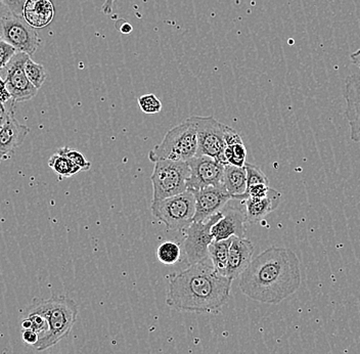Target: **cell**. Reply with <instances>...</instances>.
<instances>
[{
	"label": "cell",
	"instance_id": "6da1fadb",
	"mask_svg": "<svg viewBox=\"0 0 360 354\" xmlns=\"http://www.w3.org/2000/svg\"><path fill=\"white\" fill-rule=\"evenodd\" d=\"M300 261L292 250L271 247L265 250L240 274L243 294L254 301L278 304L300 288Z\"/></svg>",
	"mask_w": 360,
	"mask_h": 354
},
{
	"label": "cell",
	"instance_id": "7a4b0ae2",
	"mask_svg": "<svg viewBox=\"0 0 360 354\" xmlns=\"http://www.w3.org/2000/svg\"><path fill=\"white\" fill-rule=\"evenodd\" d=\"M233 279L218 272L210 258L173 274L166 304L175 310L213 312L226 303Z\"/></svg>",
	"mask_w": 360,
	"mask_h": 354
},
{
	"label": "cell",
	"instance_id": "3957f363",
	"mask_svg": "<svg viewBox=\"0 0 360 354\" xmlns=\"http://www.w3.org/2000/svg\"><path fill=\"white\" fill-rule=\"evenodd\" d=\"M27 312L38 313L49 324V332L34 348L41 351L53 346L66 337L77 320V304L67 297H53L47 300H34Z\"/></svg>",
	"mask_w": 360,
	"mask_h": 354
},
{
	"label": "cell",
	"instance_id": "277c9868",
	"mask_svg": "<svg viewBox=\"0 0 360 354\" xmlns=\"http://www.w3.org/2000/svg\"><path fill=\"white\" fill-rule=\"evenodd\" d=\"M198 153L197 128L193 119L188 118L166 133L161 144L148 153L150 161L188 162Z\"/></svg>",
	"mask_w": 360,
	"mask_h": 354
},
{
	"label": "cell",
	"instance_id": "5b68a950",
	"mask_svg": "<svg viewBox=\"0 0 360 354\" xmlns=\"http://www.w3.org/2000/svg\"><path fill=\"white\" fill-rule=\"evenodd\" d=\"M150 209L153 215L170 231H186L195 217V196L188 189L167 199L153 201Z\"/></svg>",
	"mask_w": 360,
	"mask_h": 354
},
{
	"label": "cell",
	"instance_id": "8992f818",
	"mask_svg": "<svg viewBox=\"0 0 360 354\" xmlns=\"http://www.w3.org/2000/svg\"><path fill=\"white\" fill-rule=\"evenodd\" d=\"M191 169L188 162L163 160L155 163L152 180L153 201L167 199L188 191Z\"/></svg>",
	"mask_w": 360,
	"mask_h": 354
},
{
	"label": "cell",
	"instance_id": "52a82bcc",
	"mask_svg": "<svg viewBox=\"0 0 360 354\" xmlns=\"http://www.w3.org/2000/svg\"><path fill=\"white\" fill-rule=\"evenodd\" d=\"M0 38L15 47L18 53L32 56L41 39L35 28L27 23L24 17L8 11L0 18Z\"/></svg>",
	"mask_w": 360,
	"mask_h": 354
},
{
	"label": "cell",
	"instance_id": "ba28073f",
	"mask_svg": "<svg viewBox=\"0 0 360 354\" xmlns=\"http://www.w3.org/2000/svg\"><path fill=\"white\" fill-rule=\"evenodd\" d=\"M197 128V156H209L224 164L226 135L231 127L216 120L214 117H191Z\"/></svg>",
	"mask_w": 360,
	"mask_h": 354
},
{
	"label": "cell",
	"instance_id": "9c48e42d",
	"mask_svg": "<svg viewBox=\"0 0 360 354\" xmlns=\"http://www.w3.org/2000/svg\"><path fill=\"white\" fill-rule=\"evenodd\" d=\"M221 217L222 212L220 211L206 222H193L184 231V249L191 265L209 259V246L214 241L212 227Z\"/></svg>",
	"mask_w": 360,
	"mask_h": 354
},
{
	"label": "cell",
	"instance_id": "30bf717a",
	"mask_svg": "<svg viewBox=\"0 0 360 354\" xmlns=\"http://www.w3.org/2000/svg\"><path fill=\"white\" fill-rule=\"evenodd\" d=\"M188 164L191 169L188 179V191H198L209 187L224 188L225 165L217 160L209 156H195L188 161Z\"/></svg>",
	"mask_w": 360,
	"mask_h": 354
},
{
	"label": "cell",
	"instance_id": "8fae6325",
	"mask_svg": "<svg viewBox=\"0 0 360 354\" xmlns=\"http://www.w3.org/2000/svg\"><path fill=\"white\" fill-rule=\"evenodd\" d=\"M30 56L17 53L6 66V84L13 103L30 101L37 94V89L29 81L25 72V65Z\"/></svg>",
	"mask_w": 360,
	"mask_h": 354
},
{
	"label": "cell",
	"instance_id": "7c38bea8",
	"mask_svg": "<svg viewBox=\"0 0 360 354\" xmlns=\"http://www.w3.org/2000/svg\"><path fill=\"white\" fill-rule=\"evenodd\" d=\"M193 191L195 199V214L193 222H206L215 214L219 213L226 206L231 195L224 188L209 187Z\"/></svg>",
	"mask_w": 360,
	"mask_h": 354
},
{
	"label": "cell",
	"instance_id": "4fadbf2b",
	"mask_svg": "<svg viewBox=\"0 0 360 354\" xmlns=\"http://www.w3.org/2000/svg\"><path fill=\"white\" fill-rule=\"evenodd\" d=\"M222 217L212 227L214 241L233 238H246V214L235 207L225 206L221 210Z\"/></svg>",
	"mask_w": 360,
	"mask_h": 354
},
{
	"label": "cell",
	"instance_id": "5bb4252c",
	"mask_svg": "<svg viewBox=\"0 0 360 354\" xmlns=\"http://www.w3.org/2000/svg\"><path fill=\"white\" fill-rule=\"evenodd\" d=\"M344 98L346 101L345 117L350 126L351 139L360 143V76L351 74L345 80Z\"/></svg>",
	"mask_w": 360,
	"mask_h": 354
},
{
	"label": "cell",
	"instance_id": "9a60e30c",
	"mask_svg": "<svg viewBox=\"0 0 360 354\" xmlns=\"http://www.w3.org/2000/svg\"><path fill=\"white\" fill-rule=\"evenodd\" d=\"M15 103L11 101L8 108V118L0 129V153L6 156L13 153L24 143L30 132L27 126L22 125L15 117Z\"/></svg>",
	"mask_w": 360,
	"mask_h": 354
},
{
	"label": "cell",
	"instance_id": "2e32d148",
	"mask_svg": "<svg viewBox=\"0 0 360 354\" xmlns=\"http://www.w3.org/2000/svg\"><path fill=\"white\" fill-rule=\"evenodd\" d=\"M254 245L248 239L233 238L229 248L225 277L235 279L244 272L252 261Z\"/></svg>",
	"mask_w": 360,
	"mask_h": 354
},
{
	"label": "cell",
	"instance_id": "e0dca14e",
	"mask_svg": "<svg viewBox=\"0 0 360 354\" xmlns=\"http://www.w3.org/2000/svg\"><path fill=\"white\" fill-rule=\"evenodd\" d=\"M281 194L276 189H270L269 195L264 198H247L242 201V204L246 207V220L250 223L262 222L269 213L276 210L280 206Z\"/></svg>",
	"mask_w": 360,
	"mask_h": 354
},
{
	"label": "cell",
	"instance_id": "ac0fdd59",
	"mask_svg": "<svg viewBox=\"0 0 360 354\" xmlns=\"http://www.w3.org/2000/svg\"><path fill=\"white\" fill-rule=\"evenodd\" d=\"M22 17L33 28H44L55 18V6L51 0H26Z\"/></svg>",
	"mask_w": 360,
	"mask_h": 354
},
{
	"label": "cell",
	"instance_id": "d6986e66",
	"mask_svg": "<svg viewBox=\"0 0 360 354\" xmlns=\"http://www.w3.org/2000/svg\"><path fill=\"white\" fill-rule=\"evenodd\" d=\"M224 187L231 199L244 200L247 191V171L245 166L225 165Z\"/></svg>",
	"mask_w": 360,
	"mask_h": 354
},
{
	"label": "cell",
	"instance_id": "ffe728a7",
	"mask_svg": "<svg viewBox=\"0 0 360 354\" xmlns=\"http://www.w3.org/2000/svg\"><path fill=\"white\" fill-rule=\"evenodd\" d=\"M247 150L240 134L231 128L226 135V146L224 152V165L244 167L246 164Z\"/></svg>",
	"mask_w": 360,
	"mask_h": 354
},
{
	"label": "cell",
	"instance_id": "44dd1931",
	"mask_svg": "<svg viewBox=\"0 0 360 354\" xmlns=\"http://www.w3.org/2000/svg\"><path fill=\"white\" fill-rule=\"evenodd\" d=\"M233 238L226 239V240L213 241L209 246V258L215 270L220 274L225 276V270H226L227 260H229V248Z\"/></svg>",
	"mask_w": 360,
	"mask_h": 354
},
{
	"label": "cell",
	"instance_id": "7402d4cb",
	"mask_svg": "<svg viewBox=\"0 0 360 354\" xmlns=\"http://www.w3.org/2000/svg\"><path fill=\"white\" fill-rule=\"evenodd\" d=\"M49 166L55 171L60 179L73 177L81 171V169L76 164H74L69 158L58 154V152L51 156L49 161Z\"/></svg>",
	"mask_w": 360,
	"mask_h": 354
},
{
	"label": "cell",
	"instance_id": "603a6c76",
	"mask_svg": "<svg viewBox=\"0 0 360 354\" xmlns=\"http://www.w3.org/2000/svg\"><path fill=\"white\" fill-rule=\"evenodd\" d=\"M157 257L163 265H173L179 263L181 258V249L179 244L167 241L158 247Z\"/></svg>",
	"mask_w": 360,
	"mask_h": 354
},
{
	"label": "cell",
	"instance_id": "cb8c5ba5",
	"mask_svg": "<svg viewBox=\"0 0 360 354\" xmlns=\"http://www.w3.org/2000/svg\"><path fill=\"white\" fill-rule=\"evenodd\" d=\"M25 72H26L29 81L32 83L34 87L37 89H41L45 82V79H46V71H45L44 67L29 58L26 65H25Z\"/></svg>",
	"mask_w": 360,
	"mask_h": 354
},
{
	"label": "cell",
	"instance_id": "d4e9b609",
	"mask_svg": "<svg viewBox=\"0 0 360 354\" xmlns=\"http://www.w3.org/2000/svg\"><path fill=\"white\" fill-rule=\"evenodd\" d=\"M247 171V189L256 184H267L269 186V178L259 167L252 164H245Z\"/></svg>",
	"mask_w": 360,
	"mask_h": 354
},
{
	"label": "cell",
	"instance_id": "484cf974",
	"mask_svg": "<svg viewBox=\"0 0 360 354\" xmlns=\"http://www.w3.org/2000/svg\"><path fill=\"white\" fill-rule=\"evenodd\" d=\"M58 153L69 158L74 164H76L81 169V171H89L91 168V163L79 151L64 146V148H60Z\"/></svg>",
	"mask_w": 360,
	"mask_h": 354
},
{
	"label": "cell",
	"instance_id": "4316f807",
	"mask_svg": "<svg viewBox=\"0 0 360 354\" xmlns=\"http://www.w3.org/2000/svg\"><path fill=\"white\" fill-rule=\"evenodd\" d=\"M139 105L145 114H158L162 110L161 101L153 94H145L139 98Z\"/></svg>",
	"mask_w": 360,
	"mask_h": 354
},
{
	"label": "cell",
	"instance_id": "83f0119b",
	"mask_svg": "<svg viewBox=\"0 0 360 354\" xmlns=\"http://www.w3.org/2000/svg\"><path fill=\"white\" fill-rule=\"evenodd\" d=\"M17 53L15 47L11 46V44L0 38V70L6 68L13 56Z\"/></svg>",
	"mask_w": 360,
	"mask_h": 354
},
{
	"label": "cell",
	"instance_id": "f1b7e54d",
	"mask_svg": "<svg viewBox=\"0 0 360 354\" xmlns=\"http://www.w3.org/2000/svg\"><path fill=\"white\" fill-rule=\"evenodd\" d=\"M269 186L267 184H256V186L251 187V188L248 189L246 191V195H245L244 200H246L247 198H264L269 195ZM243 200V201H244ZM242 202V201H240Z\"/></svg>",
	"mask_w": 360,
	"mask_h": 354
},
{
	"label": "cell",
	"instance_id": "f546056e",
	"mask_svg": "<svg viewBox=\"0 0 360 354\" xmlns=\"http://www.w3.org/2000/svg\"><path fill=\"white\" fill-rule=\"evenodd\" d=\"M2 1H4V4H6V8H8L11 13L22 17V11H24L26 0H2Z\"/></svg>",
	"mask_w": 360,
	"mask_h": 354
},
{
	"label": "cell",
	"instance_id": "4dcf8cb0",
	"mask_svg": "<svg viewBox=\"0 0 360 354\" xmlns=\"http://www.w3.org/2000/svg\"><path fill=\"white\" fill-rule=\"evenodd\" d=\"M11 96L10 91L8 90V87H6V81L2 80V78L0 77V103L6 106V103H10L11 101Z\"/></svg>",
	"mask_w": 360,
	"mask_h": 354
},
{
	"label": "cell",
	"instance_id": "1f68e13d",
	"mask_svg": "<svg viewBox=\"0 0 360 354\" xmlns=\"http://www.w3.org/2000/svg\"><path fill=\"white\" fill-rule=\"evenodd\" d=\"M22 338H24L25 342L28 344L33 345L37 342L38 336L35 333L30 330H25L22 334Z\"/></svg>",
	"mask_w": 360,
	"mask_h": 354
},
{
	"label": "cell",
	"instance_id": "d6a6232c",
	"mask_svg": "<svg viewBox=\"0 0 360 354\" xmlns=\"http://www.w3.org/2000/svg\"><path fill=\"white\" fill-rule=\"evenodd\" d=\"M11 101H10V103H6V106L2 105V103H0V129H1L2 126H4V122H6V118H8V108H10Z\"/></svg>",
	"mask_w": 360,
	"mask_h": 354
},
{
	"label": "cell",
	"instance_id": "836d02e7",
	"mask_svg": "<svg viewBox=\"0 0 360 354\" xmlns=\"http://www.w3.org/2000/svg\"><path fill=\"white\" fill-rule=\"evenodd\" d=\"M115 1H116V0H105V1L103 2L101 11H103V13H105V15H110V13H112V4H115Z\"/></svg>",
	"mask_w": 360,
	"mask_h": 354
},
{
	"label": "cell",
	"instance_id": "e575fe53",
	"mask_svg": "<svg viewBox=\"0 0 360 354\" xmlns=\"http://www.w3.org/2000/svg\"><path fill=\"white\" fill-rule=\"evenodd\" d=\"M350 60L353 65H355L360 70V49L351 53Z\"/></svg>",
	"mask_w": 360,
	"mask_h": 354
},
{
	"label": "cell",
	"instance_id": "d590c367",
	"mask_svg": "<svg viewBox=\"0 0 360 354\" xmlns=\"http://www.w3.org/2000/svg\"><path fill=\"white\" fill-rule=\"evenodd\" d=\"M8 11H8V8H6V4H4V1H2V0H0V13H8Z\"/></svg>",
	"mask_w": 360,
	"mask_h": 354
},
{
	"label": "cell",
	"instance_id": "8d00e7d4",
	"mask_svg": "<svg viewBox=\"0 0 360 354\" xmlns=\"http://www.w3.org/2000/svg\"><path fill=\"white\" fill-rule=\"evenodd\" d=\"M125 29H128V30H129L130 32H131L132 27L130 26V25L128 24V23H125V24H124V26L121 27V29H120L121 32H122L124 34H126Z\"/></svg>",
	"mask_w": 360,
	"mask_h": 354
},
{
	"label": "cell",
	"instance_id": "74e56055",
	"mask_svg": "<svg viewBox=\"0 0 360 354\" xmlns=\"http://www.w3.org/2000/svg\"><path fill=\"white\" fill-rule=\"evenodd\" d=\"M4 156L0 153V162H1V160L4 159Z\"/></svg>",
	"mask_w": 360,
	"mask_h": 354
}]
</instances>
